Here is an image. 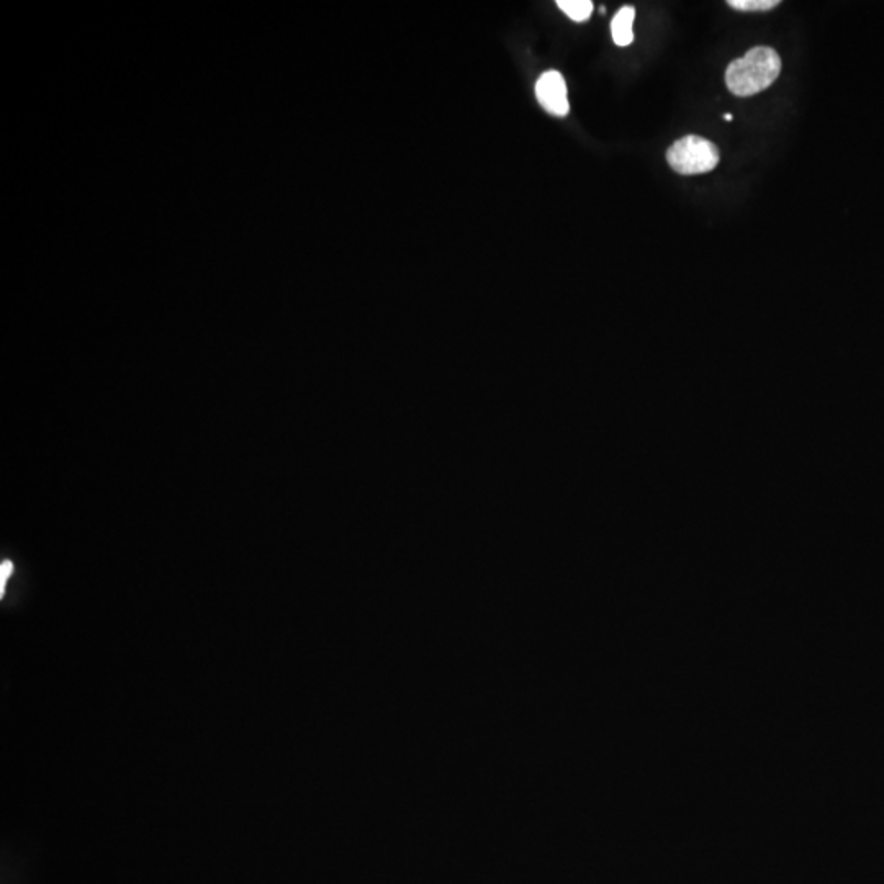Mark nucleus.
Instances as JSON below:
<instances>
[{"instance_id":"f257e3e1","label":"nucleus","mask_w":884,"mask_h":884,"mask_svg":"<svg viewBox=\"0 0 884 884\" xmlns=\"http://www.w3.org/2000/svg\"><path fill=\"white\" fill-rule=\"evenodd\" d=\"M781 73V59L770 46H757L729 64L727 89L737 97H752L772 86Z\"/></svg>"},{"instance_id":"f03ea898","label":"nucleus","mask_w":884,"mask_h":884,"mask_svg":"<svg viewBox=\"0 0 884 884\" xmlns=\"http://www.w3.org/2000/svg\"><path fill=\"white\" fill-rule=\"evenodd\" d=\"M667 161L673 171H677L682 176L706 174L718 167L719 149L706 138L688 135L670 146L667 151Z\"/></svg>"},{"instance_id":"7ed1b4c3","label":"nucleus","mask_w":884,"mask_h":884,"mask_svg":"<svg viewBox=\"0 0 884 884\" xmlns=\"http://www.w3.org/2000/svg\"><path fill=\"white\" fill-rule=\"evenodd\" d=\"M537 102L554 117H567L570 112L567 84L559 71H547L536 82Z\"/></svg>"},{"instance_id":"20e7f679","label":"nucleus","mask_w":884,"mask_h":884,"mask_svg":"<svg viewBox=\"0 0 884 884\" xmlns=\"http://www.w3.org/2000/svg\"><path fill=\"white\" fill-rule=\"evenodd\" d=\"M634 20H636V9L631 5L621 7L618 14L614 15V19L611 20V37H613L614 43L621 48L631 45L634 41V32H632Z\"/></svg>"},{"instance_id":"39448f33","label":"nucleus","mask_w":884,"mask_h":884,"mask_svg":"<svg viewBox=\"0 0 884 884\" xmlns=\"http://www.w3.org/2000/svg\"><path fill=\"white\" fill-rule=\"evenodd\" d=\"M557 7L573 22H587L593 12L591 0H559Z\"/></svg>"},{"instance_id":"423d86ee","label":"nucleus","mask_w":884,"mask_h":884,"mask_svg":"<svg viewBox=\"0 0 884 884\" xmlns=\"http://www.w3.org/2000/svg\"><path fill=\"white\" fill-rule=\"evenodd\" d=\"M732 9L742 12H767L780 5V0H729Z\"/></svg>"},{"instance_id":"0eeeda50","label":"nucleus","mask_w":884,"mask_h":884,"mask_svg":"<svg viewBox=\"0 0 884 884\" xmlns=\"http://www.w3.org/2000/svg\"><path fill=\"white\" fill-rule=\"evenodd\" d=\"M12 573H14V562L9 559L2 560V565H0V596L2 598H4L5 587H7V582L12 577Z\"/></svg>"},{"instance_id":"6e6552de","label":"nucleus","mask_w":884,"mask_h":884,"mask_svg":"<svg viewBox=\"0 0 884 884\" xmlns=\"http://www.w3.org/2000/svg\"><path fill=\"white\" fill-rule=\"evenodd\" d=\"M724 120H727V122H731V120H734V115H731V113H726V115H724Z\"/></svg>"}]
</instances>
